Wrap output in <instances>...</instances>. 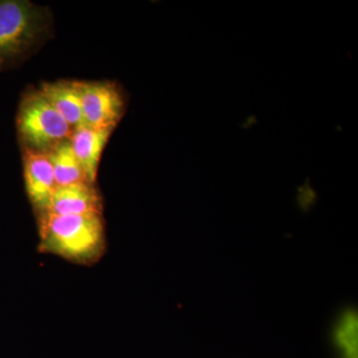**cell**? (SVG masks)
I'll return each instance as SVG.
<instances>
[{"label": "cell", "instance_id": "cell-1", "mask_svg": "<svg viewBox=\"0 0 358 358\" xmlns=\"http://www.w3.org/2000/svg\"><path fill=\"white\" fill-rule=\"evenodd\" d=\"M38 250L80 265L98 262L107 248L105 221L100 214H36Z\"/></svg>", "mask_w": 358, "mask_h": 358}, {"label": "cell", "instance_id": "cell-2", "mask_svg": "<svg viewBox=\"0 0 358 358\" xmlns=\"http://www.w3.org/2000/svg\"><path fill=\"white\" fill-rule=\"evenodd\" d=\"M46 25V14L31 2L0 0V73L31 50Z\"/></svg>", "mask_w": 358, "mask_h": 358}, {"label": "cell", "instance_id": "cell-3", "mask_svg": "<svg viewBox=\"0 0 358 358\" xmlns=\"http://www.w3.org/2000/svg\"><path fill=\"white\" fill-rule=\"evenodd\" d=\"M17 131L23 148L48 154L59 143L69 141L74 129L39 91H31L21 99Z\"/></svg>", "mask_w": 358, "mask_h": 358}, {"label": "cell", "instance_id": "cell-4", "mask_svg": "<svg viewBox=\"0 0 358 358\" xmlns=\"http://www.w3.org/2000/svg\"><path fill=\"white\" fill-rule=\"evenodd\" d=\"M81 93L85 126L114 131L124 110L119 89L109 82H81Z\"/></svg>", "mask_w": 358, "mask_h": 358}, {"label": "cell", "instance_id": "cell-5", "mask_svg": "<svg viewBox=\"0 0 358 358\" xmlns=\"http://www.w3.org/2000/svg\"><path fill=\"white\" fill-rule=\"evenodd\" d=\"M23 150V173L25 189L35 213L46 210L57 185L51 160L46 152L30 148Z\"/></svg>", "mask_w": 358, "mask_h": 358}, {"label": "cell", "instance_id": "cell-6", "mask_svg": "<svg viewBox=\"0 0 358 358\" xmlns=\"http://www.w3.org/2000/svg\"><path fill=\"white\" fill-rule=\"evenodd\" d=\"M44 212L58 215H103V199L95 183L88 181L58 186Z\"/></svg>", "mask_w": 358, "mask_h": 358}, {"label": "cell", "instance_id": "cell-7", "mask_svg": "<svg viewBox=\"0 0 358 358\" xmlns=\"http://www.w3.org/2000/svg\"><path fill=\"white\" fill-rule=\"evenodd\" d=\"M112 133L113 131L92 129L83 124L74 129L71 136L73 152L91 183H96L103 150Z\"/></svg>", "mask_w": 358, "mask_h": 358}, {"label": "cell", "instance_id": "cell-8", "mask_svg": "<svg viewBox=\"0 0 358 358\" xmlns=\"http://www.w3.org/2000/svg\"><path fill=\"white\" fill-rule=\"evenodd\" d=\"M38 91L73 129L83 126L81 82L58 81L44 83Z\"/></svg>", "mask_w": 358, "mask_h": 358}, {"label": "cell", "instance_id": "cell-9", "mask_svg": "<svg viewBox=\"0 0 358 358\" xmlns=\"http://www.w3.org/2000/svg\"><path fill=\"white\" fill-rule=\"evenodd\" d=\"M53 167L56 185L66 186L88 180L79 160L73 152L70 141L59 143L57 147L48 152Z\"/></svg>", "mask_w": 358, "mask_h": 358}, {"label": "cell", "instance_id": "cell-10", "mask_svg": "<svg viewBox=\"0 0 358 358\" xmlns=\"http://www.w3.org/2000/svg\"><path fill=\"white\" fill-rule=\"evenodd\" d=\"M334 341L341 358H357V313L346 310L334 329Z\"/></svg>", "mask_w": 358, "mask_h": 358}]
</instances>
